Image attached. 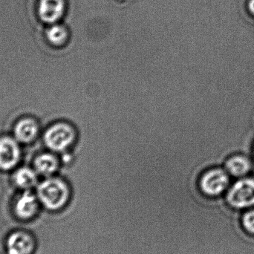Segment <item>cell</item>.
Listing matches in <instances>:
<instances>
[{"label":"cell","mask_w":254,"mask_h":254,"mask_svg":"<svg viewBox=\"0 0 254 254\" xmlns=\"http://www.w3.org/2000/svg\"><path fill=\"white\" fill-rule=\"evenodd\" d=\"M64 8V0H40L39 16L43 22L54 23L63 16Z\"/></svg>","instance_id":"8"},{"label":"cell","mask_w":254,"mask_h":254,"mask_svg":"<svg viewBox=\"0 0 254 254\" xmlns=\"http://www.w3.org/2000/svg\"><path fill=\"white\" fill-rule=\"evenodd\" d=\"M244 225L249 231L254 233V211L246 215L244 217Z\"/></svg>","instance_id":"14"},{"label":"cell","mask_w":254,"mask_h":254,"mask_svg":"<svg viewBox=\"0 0 254 254\" xmlns=\"http://www.w3.org/2000/svg\"><path fill=\"white\" fill-rule=\"evenodd\" d=\"M37 175L38 173L35 170L28 168V167H22L16 170L13 176L15 184L19 188L25 190H29L31 188H34L37 184Z\"/></svg>","instance_id":"11"},{"label":"cell","mask_w":254,"mask_h":254,"mask_svg":"<svg viewBox=\"0 0 254 254\" xmlns=\"http://www.w3.org/2000/svg\"><path fill=\"white\" fill-rule=\"evenodd\" d=\"M70 196L71 191L68 184L60 178H48L37 188L39 200L49 210L64 208L68 204Z\"/></svg>","instance_id":"1"},{"label":"cell","mask_w":254,"mask_h":254,"mask_svg":"<svg viewBox=\"0 0 254 254\" xmlns=\"http://www.w3.org/2000/svg\"><path fill=\"white\" fill-rule=\"evenodd\" d=\"M228 201L236 207L254 204V181L244 179L234 185L228 193Z\"/></svg>","instance_id":"3"},{"label":"cell","mask_w":254,"mask_h":254,"mask_svg":"<svg viewBox=\"0 0 254 254\" xmlns=\"http://www.w3.org/2000/svg\"><path fill=\"white\" fill-rule=\"evenodd\" d=\"M227 170L233 176H242L250 170L251 164L247 158L243 156H235L228 160Z\"/></svg>","instance_id":"12"},{"label":"cell","mask_w":254,"mask_h":254,"mask_svg":"<svg viewBox=\"0 0 254 254\" xmlns=\"http://www.w3.org/2000/svg\"><path fill=\"white\" fill-rule=\"evenodd\" d=\"M20 158V148L16 139L0 138V168L8 170L14 167Z\"/></svg>","instance_id":"5"},{"label":"cell","mask_w":254,"mask_h":254,"mask_svg":"<svg viewBox=\"0 0 254 254\" xmlns=\"http://www.w3.org/2000/svg\"><path fill=\"white\" fill-rule=\"evenodd\" d=\"M228 176L219 169L209 170L201 176L199 181L201 190L206 195H217L228 186Z\"/></svg>","instance_id":"4"},{"label":"cell","mask_w":254,"mask_h":254,"mask_svg":"<svg viewBox=\"0 0 254 254\" xmlns=\"http://www.w3.org/2000/svg\"><path fill=\"white\" fill-rule=\"evenodd\" d=\"M38 131V125L35 121L31 119H22L15 126V139L20 143H30L36 138Z\"/></svg>","instance_id":"9"},{"label":"cell","mask_w":254,"mask_h":254,"mask_svg":"<svg viewBox=\"0 0 254 254\" xmlns=\"http://www.w3.org/2000/svg\"><path fill=\"white\" fill-rule=\"evenodd\" d=\"M77 138L75 128L66 122L55 124L46 130L44 142L54 152H62L69 149Z\"/></svg>","instance_id":"2"},{"label":"cell","mask_w":254,"mask_h":254,"mask_svg":"<svg viewBox=\"0 0 254 254\" xmlns=\"http://www.w3.org/2000/svg\"><path fill=\"white\" fill-rule=\"evenodd\" d=\"M46 36L51 43L55 46H61L66 41L68 32L64 27L55 25L48 29Z\"/></svg>","instance_id":"13"},{"label":"cell","mask_w":254,"mask_h":254,"mask_svg":"<svg viewBox=\"0 0 254 254\" xmlns=\"http://www.w3.org/2000/svg\"><path fill=\"white\" fill-rule=\"evenodd\" d=\"M38 197L30 190H25L16 199L14 211L16 216L22 219H29L34 217L39 209Z\"/></svg>","instance_id":"7"},{"label":"cell","mask_w":254,"mask_h":254,"mask_svg":"<svg viewBox=\"0 0 254 254\" xmlns=\"http://www.w3.org/2000/svg\"><path fill=\"white\" fill-rule=\"evenodd\" d=\"M6 247L8 254H31L35 247V242L29 233L17 231L7 237Z\"/></svg>","instance_id":"6"},{"label":"cell","mask_w":254,"mask_h":254,"mask_svg":"<svg viewBox=\"0 0 254 254\" xmlns=\"http://www.w3.org/2000/svg\"><path fill=\"white\" fill-rule=\"evenodd\" d=\"M249 9L251 13L254 15V0H250V1H249Z\"/></svg>","instance_id":"15"},{"label":"cell","mask_w":254,"mask_h":254,"mask_svg":"<svg viewBox=\"0 0 254 254\" xmlns=\"http://www.w3.org/2000/svg\"><path fill=\"white\" fill-rule=\"evenodd\" d=\"M34 168L38 174L49 177L59 168V161L53 154H41L34 160Z\"/></svg>","instance_id":"10"}]
</instances>
